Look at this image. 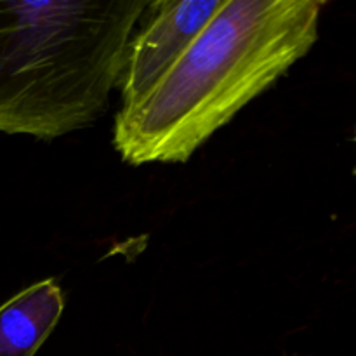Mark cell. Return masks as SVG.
<instances>
[{"label":"cell","instance_id":"6da1fadb","mask_svg":"<svg viewBox=\"0 0 356 356\" xmlns=\"http://www.w3.org/2000/svg\"><path fill=\"white\" fill-rule=\"evenodd\" d=\"M320 0H225L176 65L115 118L113 145L131 165L183 163L270 89L318 38Z\"/></svg>","mask_w":356,"mask_h":356},{"label":"cell","instance_id":"7a4b0ae2","mask_svg":"<svg viewBox=\"0 0 356 356\" xmlns=\"http://www.w3.org/2000/svg\"><path fill=\"white\" fill-rule=\"evenodd\" d=\"M146 0H0V132L37 139L92 124Z\"/></svg>","mask_w":356,"mask_h":356},{"label":"cell","instance_id":"3957f363","mask_svg":"<svg viewBox=\"0 0 356 356\" xmlns=\"http://www.w3.org/2000/svg\"><path fill=\"white\" fill-rule=\"evenodd\" d=\"M225 0L149 2V17L131 38L117 87L122 110L141 103L221 9Z\"/></svg>","mask_w":356,"mask_h":356},{"label":"cell","instance_id":"277c9868","mask_svg":"<svg viewBox=\"0 0 356 356\" xmlns=\"http://www.w3.org/2000/svg\"><path fill=\"white\" fill-rule=\"evenodd\" d=\"M65 296L52 278L0 305V356H35L58 325Z\"/></svg>","mask_w":356,"mask_h":356},{"label":"cell","instance_id":"5b68a950","mask_svg":"<svg viewBox=\"0 0 356 356\" xmlns=\"http://www.w3.org/2000/svg\"><path fill=\"white\" fill-rule=\"evenodd\" d=\"M355 139H356V138H355Z\"/></svg>","mask_w":356,"mask_h":356}]
</instances>
